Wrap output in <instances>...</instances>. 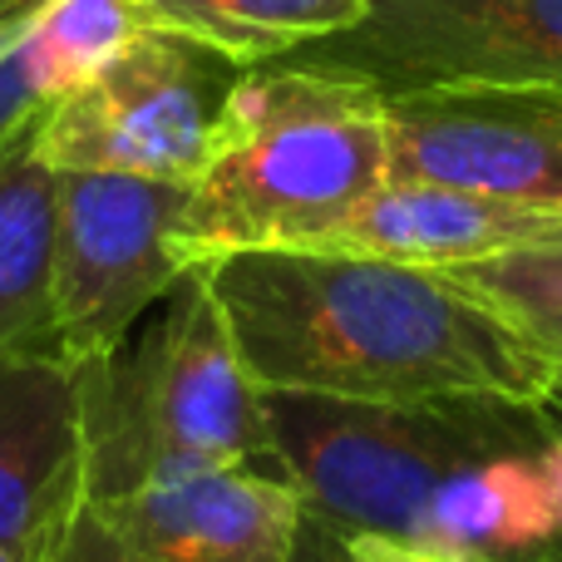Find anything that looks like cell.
Masks as SVG:
<instances>
[{
    "mask_svg": "<svg viewBox=\"0 0 562 562\" xmlns=\"http://www.w3.org/2000/svg\"><path fill=\"white\" fill-rule=\"evenodd\" d=\"M257 390L445 405H553L562 380L449 272L366 252L286 247L198 267Z\"/></svg>",
    "mask_w": 562,
    "mask_h": 562,
    "instance_id": "1",
    "label": "cell"
},
{
    "mask_svg": "<svg viewBox=\"0 0 562 562\" xmlns=\"http://www.w3.org/2000/svg\"><path fill=\"white\" fill-rule=\"evenodd\" d=\"M385 178L380 94L281 59L247 65L188 183L178 257L207 267L233 252L321 247Z\"/></svg>",
    "mask_w": 562,
    "mask_h": 562,
    "instance_id": "2",
    "label": "cell"
},
{
    "mask_svg": "<svg viewBox=\"0 0 562 562\" xmlns=\"http://www.w3.org/2000/svg\"><path fill=\"white\" fill-rule=\"evenodd\" d=\"M75 395L85 498L223 469H272L262 390L198 267L124 346L79 360Z\"/></svg>",
    "mask_w": 562,
    "mask_h": 562,
    "instance_id": "3",
    "label": "cell"
},
{
    "mask_svg": "<svg viewBox=\"0 0 562 562\" xmlns=\"http://www.w3.org/2000/svg\"><path fill=\"white\" fill-rule=\"evenodd\" d=\"M272 474L301 498V518L330 538L415 543L435 494L454 474L498 454H538L553 435V405L366 400L262 390Z\"/></svg>",
    "mask_w": 562,
    "mask_h": 562,
    "instance_id": "4",
    "label": "cell"
},
{
    "mask_svg": "<svg viewBox=\"0 0 562 562\" xmlns=\"http://www.w3.org/2000/svg\"><path fill=\"white\" fill-rule=\"evenodd\" d=\"M243 69L193 35L144 25L109 65L35 109L30 144L55 173L193 183Z\"/></svg>",
    "mask_w": 562,
    "mask_h": 562,
    "instance_id": "5",
    "label": "cell"
},
{
    "mask_svg": "<svg viewBox=\"0 0 562 562\" xmlns=\"http://www.w3.org/2000/svg\"><path fill=\"white\" fill-rule=\"evenodd\" d=\"M370 94L445 85H558L562 0H370L350 30L281 55Z\"/></svg>",
    "mask_w": 562,
    "mask_h": 562,
    "instance_id": "6",
    "label": "cell"
},
{
    "mask_svg": "<svg viewBox=\"0 0 562 562\" xmlns=\"http://www.w3.org/2000/svg\"><path fill=\"white\" fill-rule=\"evenodd\" d=\"M188 183L55 173V350L109 356L193 267L178 257Z\"/></svg>",
    "mask_w": 562,
    "mask_h": 562,
    "instance_id": "7",
    "label": "cell"
},
{
    "mask_svg": "<svg viewBox=\"0 0 562 562\" xmlns=\"http://www.w3.org/2000/svg\"><path fill=\"white\" fill-rule=\"evenodd\" d=\"M301 498L272 469L89 494L45 562H296Z\"/></svg>",
    "mask_w": 562,
    "mask_h": 562,
    "instance_id": "8",
    "label": "cell"
},
{
    "mask_svg": "<svg viewBox=\"0 0 562 562\" xmlns=\"http://www.w3.org/2000/svg\"><path fill=\"white\" fill-rule=\"evenodd\" d=\"M395 183H439L562 213V89L445 85L385 94Z\"/></svg>",
    "mask_w": 562,
    "mask_h": 562,
    "instance_id": "9",
    "label": "cell"
},
{
    "mask_svg": "<svg viewBox=\"0 0 562 562\" xmlns=\"http://www.w3.org/2000/svg\"><path fill=\"white\" fill-rule=\"evenodd\" d=\"M85 498L75 366L55 346L0 360V548L45 562Z\"/></svg>",
    "mask_w": 562,
    "mask_h": 562,
    "instance_id": "10",
    "label": "cell"
},
{
    "mask_svg": "<svg viewBox=\"0 0 562 562\" xmlns=\"http://www.w3.org/2000/svg\"><path fill=\"white\" fill-rule=\"evenodd\" d=\"M543 243H562V213H553V207L385 178L321 247L449 272V267L488 262V257L524 252V247Z\"/></svg>",
    "mask_w": 562,
    "mask_h": 562,
    "instance_id": "11",
    "label": "cell"
},
{
    "mask_svg": "<svg viewBox=\"0 0 562 562\" xmlns=\"http://www.w3.org/2000/svg\"><path fill=\"white\" fill-rule=\"evenodd\" d=\"M30 119L0 148V360L55 346V168Z\"/></svg>",
    "mask_w": 562,
    "mask_h": 562,
    "instance_id": "12",
    "label": "cell"
},
{
    "mask_svg": "<svg viewBox=\"0 0 562 562\" xmlns=\"http://www.w3.org/2000/svg\"><path fill=\"white\" fill-rule=\"evenodd\" d=\"M538 454H498L454 474L435 494L425 528H419V538L409 548L464 553V558H508V553L533 558L543 548H553L558 524Z\"/></svg>",
    "mask_w": 562,
    "mask_h": 562,
    "instance_id": "13",
    "label": "cell"
},
{
    "mask_svg": "<svg viewBox=\"0 0 562 562\" xmlns=\"http://www.w3.org/2000/svg\"><path fill=\"white\" fill-rule=\"evenodd\" d=\"M370 0H134L138 20L178 30L237 65H267L291 49L350 30Z\"/></svg>",
    "mask_w": 562,
    "mask_h": 562,
    "instance_id": "14",
    "label": "cell"
},
{
    "mask_svg": "<svg viewBox=\"0 0 562 562\" xmlns=\"http://www.w3.org/2000/svg\"><path fill=\"white\" fill-rule=\"evenodd\" d=\"M138 30L144 20L134 0H40L15 55L35 99L49 104L99 65H109Z\"/></svg>",
    "mask_w": 562,
    "mask_h": 562,
    "instance_id": "15",
    "label": "cell"
},
{
    "mask_svg": "<svg viewBox=\"0 0 562 562\" xmlns=\"http://www.w3.org/2000/svg\"><path fill=\"white\" fill-rule=\"evenodd\" d=\"M449 277L479 301H488L562 380V243L449 267Z\"/></svg>",
    "mask_w": 562,
    "mask_h": 562,
    "instance_id": "16",
    "label": "cell"
},
{
    "mask_svg": "<svg viewBox=\"0 0 562 562\" xmlns=\"http://www.w3.org/2000/svg\"><path fill=\"white\" fill-rule=\"evenodd\" d=\"M25 40V35H20ZM20 49V45H15ZM10 49L5 59H0V148L10 144V138L25 128V119L40 109V99H35V89H30V79H25V69H20V55Z\"/></svg>",
    "mask_w": 562,
    "mask_h": 562,
    "instance_id": "17",
    "label": "cell"
},
{
    "mask_svg": "<svg viewBox=\"0 0 562 562\" xmlns=\"http://www.w3.org/2000/svg\"><path fill=\"white\" fill-rule=\"evenodd\" d=\"M350 562H504V558H464V553H425L390 538H336Z\"/></svg>",
    "mask_w": 562,
    "mask_h": 562,
    "instance_id": "18",
    "label": "cell"
},
{
    "mask_svg": "<svg viewBox=\"0 0 562 562\" xmlns=\"http://www.w3.org/2000/svg\"><path fill=\"white\" fill-rule=\"evenodd\" d=\"M558 415V409H553ZM538 469H543V484H548V504H553V524H558V543L562 548V419L553 425V435H548L543 454H538Z\"/></svg>",
    "mask_w": 562,
    "mask_h": 562,
    "instance_id": "19",
    "label": "cell"
},
{
    "mask_svg": "<svg viewBox=\"0 0 562 562\" xmlns=\"http://www.w3.org/2000/svg\"><path fill=\"white\" fill-rule=\"evenodd\" d=\"M296 562H350V558H346V548H340L330 533H321V528L301 524V548H296Z\"/></svg>",
    "mask_w": 562,
    "mask_h": 562,
    "instance_id": "20",
    "label": "cell"
},
{
    "mask_svg": "<svg viewBox=\"0 0 562 562\" xmlns=\"http://www.w3.org/2000/svg\"><path fill=\"white\" fill-rule=\"evenodd\" d=\"M35 5H40V0H25V5H5V10H0V59L20 45V35H25L30 20H35Z\"/></svg>",
    "mask_w": 562,
    "mask_h": 562,
    "instance_id": "21",
    "label": "cell"
},
{
    "mask_svg": "<svg viewBox=\"0 0 562 562\" xmlns=\"http://www.w3.org/2000/svg\"><path fill=\"white\" fill-rule=\"evenodd\" d=\"M5 5H25V0H0V10H5Z\"/></svg>",
    "mask_w": 562,
    "mask_h": 562,
    "instance_id": "22",
    "label": "cell"
},
{
    "mask_svg": "<svg viewBox=\"0 0 562 562\" xmlns=\"http://www.w3.org/2000/svg\"><path fill=\"white\" fill-rule=\"evenodd\" d=\"M0 562H15V558H10V553H5V548H0Z\"/></svg>",
    "mask_w": 562,
    "mask_h": 562,
    "instance_id": "23",
    "label": "cell"
}]
</instances>
